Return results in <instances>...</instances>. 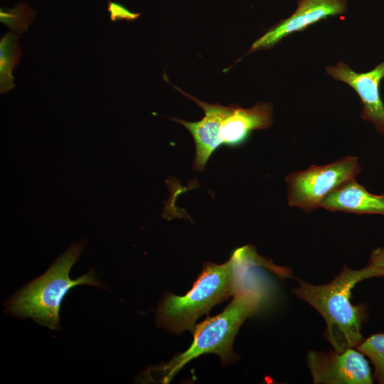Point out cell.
I'll return each mask as SVG.
<instances>
[{
  "label": "cell",
  "mask_w": 384,
  "mask_h": 384,
  "mask_svg": "<svg viewBox=\"0 0 384 384\" xmlns=\"http://www.w3.org/2000/svg\"><path fill=\"white\" fill-rule=\"evenodd\" d=\"M255 267L268 268L278 274L283 270L258 255L251 245L235 250L223 264L206 262L185 295L166 293L161 297L155 313L157 326L171 334H181L185 331L192 334L201 316L255 282L250 279L248 273Z\"/></svg>",
  "instance_id": "cell-1"
},
{
  "label": "cell",
  "mask_w": 384,
  "mask_h": 384,
  "mask_svg": "<svg viewBox=\"0 0 384 384\" xmlns=\"http://www.w3.org/2000/svg\"><path fill=\"white\" fill-rule=\"evenodd\" d=\"M264 294L257 282L245 287L221 313L196 324L193 340L187 350L167 363L148 368L143 373L144 380L168 383L186 364L208 353L217 354L223 366L234 362L238 358L233 351L234 338L243 322L259 312Z\"/></svg>",
  "instance_id": "cell-2"
},
{
  "label": "cell",
  "mask_w": 384,
  "mask_h": 384,
  "mask_svg": "<svg viewBox=\"0 0 384 384\" xmlns=\"http://www.w3.org/2000/svg\"><path fill=\"white\" fill-rule=\"evenodd\" d=\"M383 276L384 267L372 263L361 270H351L344 265L329 283L314 285L299 279L298 287L292 292L322 316L326 324L324 337L334 351L343 352L357 348L364 339L361 329L365 309L352 304L351 290L362 280Z\"/></svg>",
  "instance_id": "cell-3"
},
{
  "label": "cell",
  "mask_w": 384,
  "mask_h": 384,
  "mask_svg": "<svg viewBox=\"0 0 384 384\" xmlns=\"http://www.w3.org/2000/svg\"><path fill=\"white\" fill-rule=\"evenodd\" d=\"M173 87L194 101L204 112V116L196 122L170 118L183 126L193 139V167L196 171L205 169L212 154L221 146L239 147L248 140L253 131L267 129L273 123V107L270 103L259 102L250 108L238 105L210 104L184 92L178 87Z\"/></svg>",
  "instance_id": "cell-4"
},
{
  "label": "cell",
  "mask_w": 384,
  "mask_h": 384,
  "mask_svg": "<svg viewBox=\"0 0 384 384\" xmlns=\"http://www.w3.org/2000/svg\"><path fill=\"white\" fill-rule=\"evenodd\" d=\"M83 245L80 242L69 247L46 272L10 297L5 303V311L21 319L31 318L51 330H58L60 304L68 292L80 284L102 286L92 272L76 279L69 276Z\"/></svg>",
  "instance_id": "cell-5"
},
{
  "label": "cell",
  "mask_w": 384,
  "mask_h": 384,
  "mask_svg": "<svg viewBox=\"0 0 384 384\" xmlns=\"http://www.w3.org/2000/svg\"><path fill=\"white\" fill-rule=\"evenodd\" d=\"M361 171L357 157L348 156L324 165H311L285 177L290 207L309 213L321 207L324 199L344 182Z\"/></svg>",
  "instance_id": "cell-6"
},
{
  "label": "cell",
  "mask_w": 384,
  "mask_h": 384,
  "mask_svg": "<svg viewBox=\"0 0 384 384\" xmlns=\"http://www.w3.org/2000/svg\"><path fill=\"white\" fill-rule=\"evenodd\" d=\"M306 362L315 384L373 383L368 361L353 348L343 352L310 351Z\"/></svg>",
  "instance_id": "cell-7"
},
{
  "label": "cell",
  "mask_w": 384,
  "mask_h": 384,
  "mask_svg": "<svg viewBox=\"0 0 384 384\" xmlns=\"http://www.w3.org/2000/svg\"><path fill=\"white\" fill-rule=\"evenodd\" d=\"M347 6V0H299L295 11L270 27L252 43L248 53L270 49L293 33L302 31L330 16L342 15Z\"/></svg>",
  "instance_id": "cell-8"
},
{
  "label": "cell",
  "mask_w": 384,
  "mask_h": 384,
  "mask_svg": "<svg viewBox=\"0 0 384 384\" xmlns=\"http://www.w3.org/2000/svg\"><path fill=\"white\" fill-rule=\"evenodd\" d=\"M326 73L334 79L348 85L358 95L362 104L361 117L373 124L384 137V104L380 85L384 78V61L366 73H356L343 62L328 66Z\"/></svg>",
  "instance_id": "cell-9"
},
{
  "label": "cell",
  "mask_w": 384,
  "mask_h": 384,
  "mask_svg": "<svg viewBox=\"0 0 384 384\" xmlns=\"http://www.w3.org/2000/svg\"><path fill=\"white\" fill-rule=\"evenodd\" d=\"M321 207L333 212L384 215V193L377 195L368 192L355 178L327 195Z\"/></svg>",
  "instance_id": "cell-10"
},
{
  "label": "cell",
  "mask_w": 384,
  "mask_h": 384,
  "mask_svg": "<svg viewBox=\"0 0 384 384\" xmlns=\"http://www.w3.org/2000/svg\"><path fill=\"white\" fill-rule=\"evenodd\" d=\"M357 348L373 364L375 380L384 384V333L375 334L363 339Z\"/></svg>",
  "instance_id": "cell-11"
},
{
  "label": "cell",
  "mask_w": 384,
  "mask_h": 384,
  "mask_svg": "<svg viewBox=\"0 0 384 384\" xmlns=\"http://www.w3.org/2000/svg\"><path fill=\"white\" fill-rule=\"evenodd\" d=\"M108 11L112 21L124 19L133 21L140 16V14L130 11L123 5L110 1H108Z\"/></svg>",
  "instance_id": "cell-12"
},
{
  "label": "cell",
  "mask_w": 384,
  "mask_h": 384,
  "mask_svg": "<svg viewBox=\"0 0 384 384\" xmlns=\"http://www.w3.org/2000/svg\"><path fill=\"white\" fill-rule=\"evenodd\" d=\"M384 267V248L378 247L373 250L369 257V262Z\"/></svg>",
  "instance_id": "cell-13"
}]
</instances>
